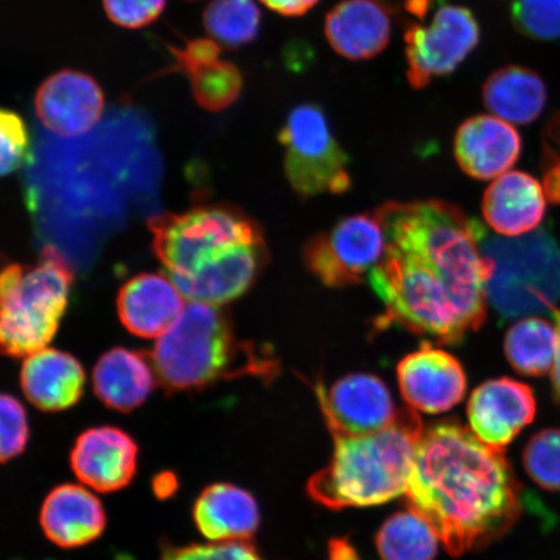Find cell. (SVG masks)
<instances>
[{
    "mask_svg": "<svg viewBox=\"0 0 560 560\" xmlns=\"http://www.w3.org/2000/svg\"><path fill=\"white\" fill-rule=\"evenodd\" d=\"M387 248L369 280L385 313L377 325H396L458 345L487 317L490 265L481 252L487 233L450 202H387L375 210Z\"/></svg>",
    "mask_w": 560,
    "mask_h": 560,
    "instance_id": "obj_1",
    "label": "cell"
},
{
    "mask_svg": "<svg viewBox=\"0 0 560 560\" xmlns=\"http://www.w3.org/2000/svg\"><path fill=\"white\" fill-rule=\"evenodd\" d=\"M408 508L453 557L499 540L523 513V489L502 450L457 422L425 429L406 490Z\"/></svg>",
    "mask_w": 560,
    "mask_h": 560,
    "instance_id": "obj_2",
    "label": "cell"
},
{
    "mask_svg": "<svg viewBox=\"0 0 560 560\" xmlns=\"http://www.w3.org/2000/svg\"><path fill=\"white\" fill-rule=\"evenodd\" d=\"M152 248L187 299L230 303L256 283L269 260L262 229L240 208L207 205L149 221Z\"/></svg>",
    "mask_w": 560,
    "mask_h": 560,
    "instance_id": "obj_3",
    "label": "cell"
},
{
    "mask_svg": "<svg viewBox=\"0 0 560 560\" xmlns=\"http://www.w3.org/2000/svg\"><path fill=\"white\" fill-rule=\"evenodd\" d=\"M423 432L417 411L400 409L387 429L332 436L330 464L312 476L307 494L331 510L377 506L406 494Z\"/></svg>",
    "mask_w": 560,
    "mask_h": 560,
    "instance_id": "obj_4",
    "label": "cell"
},
{
    "mask_svg": "<svg viewBox=\"0 0 560 560\" xmlns=\"http://www.w3.org/2000/svg\"><path fill=\"white\" fill-rule=\"evenodd\" d=\"M159 383L170 392H192L244 375L272 380L278 363L254 342L237 338L219 306L186 305L150 355Z\"/></svg>",
    "mask_w": 560,
    "mask_h": 560,
    "instance_id": "obj_5",
    "label": "cell"
},
{
    "mask_svg": "<svg viewBox=\"0 0 560 560\" xmlns=\"http://www.w3.org/2000/svg\"><path fill=\"white\" fill-rule=\"evenodd\" d=\"M74 282L72 266L54 247L34 265H7L0 277V346L23 359L51 342L65 317Z\"/></svg>",
    "mask_w": 560,
    "mask_h": 560,
    "instance_id": "obj_6",
    "label": "cell"
},
{
    "mask_svg": "<svg viewBox=\"0 0 560 560\" xmlns=\"http://www.w3.org/2000/svg\"><path fill=\"white\" fill-rule=\"evenodd\" d=\"M481 252L490 265L487 298L502 318L556 310L560 298V249L545 230L516 240L486 233Z\"/></svg>",
    "mask_w": 560,
    "mask_h": 560,
    "instance_id": "obj_7",
    "label": "cell"
},
{
    "mask_svg": "<svg viewBox=\"0 0 560 560\" xmlns=\"http://www.w3.org/2000/svg\"><path fill=\"white\" fill-rule=\"evenodd\" d=\"M278 139L285 149V177L301 198L340 195L352 186L349 158L336 142L319 105L301 104L293 108Z\"/></svg>",
    "mask_w": 560,
    "mask_h": 560,
    "instance_id": "obj_8",
    "label": "cell"
},
{
    "mask_svg": "<svg viewBox=\"0 0 560 560\" xmlns=\"http://www.w3.org/2000/svg\"><path fill=\"white\" fill-rule=\"evenodd\" d=\"M387 236L376 213L342 219L325 233L312 237L303 249L304 264L330 289L360 284L381 262Z\"/></svg>",
    "mask_w": 560,
    "mask_h": 560,
    "instance_id": "obj_9",
    "label": "cell"
},
{
    "mask_svg": "<svg viewBox=\"0 0 560 560\" xmlns=\"http://www.w3.org/2000/svg\"><path fill=\"white\" fill-rule=\"evenodd\" d=\"M406 77L415 89H423L435 77L452 74L480 40L474 13L460 5H441L429 25L412 24L405 31Z\"/></svg>",
    "mask_w": 560,
    "mask_h": 560,
    "instance_id": "obj_10",
    "label": "cell"
},
{
    "mask_svg": "<svg viewBox=\"0 0 560 560\" xmlns=\"http://www.w3.org/2000/svg\"><path fill=\"white\" fill-rule=\"evenodd\" d=\"M315 395L331 436L369 435L387 429L400 412L387 384L370 374L347 375L328 390L318 382Z\"/></svg>",
    "mask_w": 560,
    "mask_h": 560,
    "instance_id": "obj_11",
    "label": "cell"
},
{
    "mask_svg": "<svg viewBox=\"0 0 560 560\" xmlns=\"http://www.w3.org/2000/svg\"><path fill=\"white\" fill-rule=\"evenodd\" d=\"M105 107L103 90L88 73L62 69L42 82L34 96L38 120L54 135L74 138L100 122Z\"/></svg>",
    "mask_w": 560,
    "mask_h": 560,
    "instance_id": "obj_12",
    "label": "cell"
},
{
    "mask_svg": "<svg viewBox=\"0 0 560 560\" xmlns=\"http://www.w3.org/2000/svg\"><path fill=\"white\" fill-rule=\"evenodd\" d=\"M397 380L404 400L425 415H441L466 395L467 377L459 361L424 342L398 363Z\"/></svg>",
    "mask_w": 560,
    "mask_h": 560,
    "instance_id": "obj_13",
    "label": "cell"
},
{
    "mask_svg": "<svg viewBox=\"0 0 560 560\" xmlns=\"http://www.w3.org/2000/svg\"><path fill=\"white\" fill-rule=\"evenodd\" d=\"M537 402L529 385L510 377L482 383L467 405L468 422L482 443L503 450L534 422Z\"/></svg>",
    "mask_w": 560,
    "mask_h": 560,
    "instance_id": "obj_14",
    "label": "cell"
},
{
    "mask_svg": "<svg viewBox=\"0 0 560 560\" xmlns=\"http://www.w3.org/2000/svg\"><path fill=\"white\" fill-rule=\"evenodd\" d=\"M70 467L81 485L112 493L130 485L138 470V445L128 432L101 425L77 438Z\"/></svg>",
    "mask_w": 560,
    "mask_h": 560,
    "instance_id": "obj_15",
    "label": "cell"
},
{
    "mask_svg": "<svg viewBox=\"0 0 560 560\" xmlns=\"http://www.w3.org/2000/svg\"><path fill=\"white\" fill-rule=\"evenodd\" d=\"M522 153V137L513 124L500 117L468 118L454 138V155L460 170L475 179L488 180L506 174Z\"/></svg>",
    "mask_w": 560,
    "mask_h": 560,
    "instance_id": "obj_16",
    "label": "cell"
},
{
    "mask_svg": "<svg viewBox=\"0 0 560 560\" xmlns=\"http://www.w3.org/2000/svg\"><path fill=\"white\" fill-rule=\"evenodd\" d=\"M390 34V10L382 0H341L325 19L328 45L352 61L375 58L388 46Z\"/></svg>",
    "mask_w": 560,
    "mask_h": 560,
    "instance_id": "obj_17",
    "label": "cell"
},
{
    "mask_svg": "<svg viewBox=\"0 0 560 560\" xmlns=\"http://www.w3.org/2000/svg\"><path fill=\"white\" fill-rule=\"evenodd\" d=\"M184 298L171 278L142 272L118 292V317L139 338H160L185 311Z\"/></svg>",
    "mask_w": 560,
    "mask_h": 560,
    "instance_id": "obj_18",
    "label": "cell"
},
{
    "mask_svg": "<svg viewBox=\"0 0 560 560\" xmlns=\"http://www.w3.org/2000/svg\"><path fill=\"white\" fill-rule=\"evenodd\" d=\"M39 522L48 540L62 549H75L103 535L107 515L94 490L83 485H62L47 494Z\"/></svg>",
    "mask_w": 560,
    "mask_h": 560,
    "instance_id": "obj_19",
    "label": "cell"
},
{
    "mask_svg": "<svg viewBox=\"0 0 560 560\" xmlns=\"http://www.w3.org/2000/svg\"><path fill=\"white\" fill-rule=\"evenodd\" d=\"M21 389L35 408L56 412L73 408L85 390L86 375L74 355L58 349H42L24 362Z\"/></svg>",
    "mask_w": 560,
    "mask_h": 560,
    "instance_id": "obj_20",
    "label": "cell"
},
{
    "mask_svg": "<svg viewBox=\"0 0 560 560\" xmlns=\"http://www.w3.org/2000/svg\"><path fill=\"white\" fill-rule=\"evenodd\" d=\"M546 210L544 187L530 174L510 172L489 186L482 200L488 225L503 236H523L540 226Z\"/></svg>",
    "mask_w": 560,
    "mask_h": 560,
    "instance_id": "obj_21",
    "label": "cell"
},
{
    "mask_svg": "<svg viewBox=\"0 0 560 560\" xmlns=\"http://www.w3.org/2000/svg\"><path fill=\"white\" fill-rule=\"evenodd\" d=\"M196 528L209 542L248 541L260 525V510L248 490L217 482L195 501Z\"/></svg>",
    "mask_w": 560,
    "mask_h": 560,
    "instance_id": "obj_22",
    "label": "cell"
},
{
    "mask_svg": "<svg viewBox=\"0 0 560 560\" xmlns=\"http://www.w3.org/2000/svg\"><path fill=\"white\" fill-rule=\"evenodd\" d=\"M151 357L117 347L105 352L93 370L94 394L107 408L130 412L149 400L159 382Z\"/></svg>",
    "mask_w": 560,
    "mask_h": 560,
    "instance_id": "obj_23",
    "label": "cell"
},
{
    "mask_svg": "<svg viewBox=\"0 0 560 560\" xmlns=\"http://www.w3.org/2000/svg\"><path fill=\"white\" fill-rule=\"evenodd\" d=\"M482 101L495 117L513 125H528L542 114L548 91L535 70L506 66L488 77Z\"/></svg>",
    "mask_w": 560,
    "mask_h": 560,
    "instance_id": "obj_24",
    "label": "cell"
},
{
    "mask_svg": "<svg viewBox=\"0 0 560 560\" xmlns=\"http://www.w3.org/2000/svg\"><path fill=\"white\" fill-rule=\"evenodd\" d=\"M440 542L432 525L409 508L389 516L375 538L382 560H435Z\"/></svg>",
    "mask_w": 560,
    "mask_h": 560,
    "instance_id": "obj_25",
    "label": "cell"
},
{
    "mask_svg": "<svg viewBox=\"0 0 560 560\" xmlns=\"http://www.w3.org/2000/svg\"><path fill=\"white\" fill-rule=\"evenodd\" d=\"M557 328L548 320L532 317L510 327L505 353L511 366L527 376H544L556 365Z\"/></svg>",
    "mask_w": 560,
    "mask_h": 560,
    "instance_id": "obj_26",
    "label": "cell"
},
{
    "mask_svg": "<svg viewBox=\"0 0 560 560\" xmlns=\"http://www.w3.org/2000/svg\"><path fill=\"white\" fill-rule=\"evenodd\" d=\"M261 23L262 13L255 0H212L202 13L206 32L231 50L255 42Z\"/></svg>",
    "mask_w": 560,
    "mask_h": 560,
    "instance_id": "obj_27",
    "label": "cell"
},
{
    "mask_svg": "<svg viewBox=\"0 0 560 560\" xmlns=\"http://www.w3.org/2000/svg\"><path fill=\"white\" fill-rule=\"evenodd\" d=\"M188 80L191 82L196 104L212 114L226 110L234 105L244 88L241 69L233 62L222 60L198 70L188 77Z\"/></svg>",
    "mask_w": 560,
    "mask_h": 560,
    "instance_id": "obj_28",
    "label": "cell"
},
{
    "mask_svg": "<svg viewBox=\"0 0 560 560\" xmlns=\"http://www.w3.org/2000/svg\"><path fill=\"white\" fill-rule=\"evenodd\" d=\"M523 466L538 487L560 493V430H542L532 436L524 447Z\"/></svg>",
    "mask_w": 560,
    "mask_h": 560,
    "instance_id": "obj_29",
    "label": "cell"
},
{
    "mask_svg": "<svg viewBox=\"0 0 560 560\" xmlns=\"http://www.w3.org/2000/svg\"><path fill=\"white\" fill-rule=\"evenodd\" d=\"M511 21L525 37L557 40L560 38V0H514Z\"/></svg>",
    "mask_w": 560,
    "mask_h": 560,
    "instance_id": "obj_30",
    "label": "cell"
},
{
    "mask_svg": "<svg viewBox=\"0 0 560 560\" xmlns=\"http://www.w3.org/2000/svg\"><path fill=\"white\" fill-rule=\"evenodd\" d=\"M0 171L3 177L32 163L33 142L30 126L18 112L4 108L0 114Z\"/></svg>",
    "mask_w": 560,
    "mask_h": 560,
    "instance_id": "obj_31",
    "label": "cell"
},
{
    "mask_svg": "<svg viewBox=\"0 0 560 560\" xmlns=\"http://www.w3.org/2000/svg\"><path fill=\"white\" fill-rule=\"evenodd\" d=\"M0 457L3 462H9L26 450L31 435L26 410L16 397L3 394L0 398Z\"/></svg>",
    "mask_w": 560,
    "mask_h": 560,
    "instance_id": "obj_32",
    "label": "cell"
},
{
    "mask_svg": "<svg viewBox=\"0 0 560 560\" xmlns=\"http://www.w3.org/2000/svg\"><path fill=\"white\" fill-rule=\"evenodd\" d=\"M163 560H265L248 541L208 542L170 548Z\"/></svg>",
    "mask_w": 560,
    "mask_h": 560,
    "instance_id": "obj_33",
    "label": "cell"
},
{
    "mask_svg": "<svg viewBox=\"0 0 560 560\" xmlns=\"http://www.w3.org/2000/svg\"><path fill=\"white\" fill-rule=\"evenodd\" d=\"M166 0H103L105 15L124 30H142L160 18Z\"/></svg>",
    "mask_w": 560,
    "mask_h": 560,
    "instance_id": "obj_34",
    "label": "cell"
},
{
    "mask_svg": "<svg viewBox=\"0 0 560 560\" xmlns=\"http://www.w3.org/2000/svg\"><path fill=\"white\" fill-rule=\"evenodd\" d=\"M173 58L172 66L163 74L179 73L191 77L202 68L215 65L221 60V48L214 40L196 38L187 40L185 46H167Z\"/></svg>",
    "mask_w": 560,
    "mask_h": 560,
    "instance_id": "obj_35",
    "label": "cell"
},
{
    "mask_svg": "<svg viewBox=\"0 0 560 560\" xmlns=\"http://www.w3.org/2000/svg\"><path fill=\"white\" fill-rule=\"evenodd\" d=\"M269 10L285 18H300L314 9L319 0H260Z\"/></svg>",
    "mask_w": 560,
    "mask_h": 560,
    "instance_id": "obj_36",
    "label": "cell"
},
{
    "mask_svg": "<svg viewBox=\"0 0 560 560\" xmlns=\"http://www.w3.org/2000/svg\"><path fill=\"white\" fill-rule=\"evenodd\" d=\"M557 160H560V112L546 126L544 142V165Z\"/></svg>",
    "mask_w": 560,
    "mask_h": 560,
    "instance_id": "obj_37",
    "label": "cell"
},
{
    "mask_svg": "<svg viewBox=\"0 0 560 560\" xmlns=\"http://www.w3.org/2000/svg\"><path fill=\"white\" fill-rule=\"evenodd\" d=\"M542 187L546 199L560 206V160L545 164Z\"/></svg>",
    "mask_w": 560,
    "mask_h": 560,
    "instance_id": "obj_38",
    "label": "cell"
},
{
    "mask_svg": "<svg viewBox=\"0 0 560 560\" xmlns=\"http://www.w3.org/2000/svg\"><path fill=\"white\" fill-rule=\"evenodd\" d=\"M328 560H361L352 542L347 538H332L328 544Z\"/></svg>",
    "mask_w": 560,
    "mask_h": 560,
    "instance_id": "obj_39",
    "label": "cell"
},
{
    "mask_svg": "<svg viewBox=\"0 0 560 560\" xmlns=\"http://www.w3.org/2000/svg\"><path fill=\"white\" fill-rule=\"evenodd\" d=\"M153 489H155V493L160 499H166L177 489V480L171 474L159 475L155 481H153Z\"/></svg>",
    "mask_w": 560,
    "mask_h": 560,
    "instance_id": "obj_40",
    "label": "cell"
},
{
    "mask_svg": "<svg viewBox=\"0 0 560 560\" xmlns=\"http://www.w3.org/2000/svg\"><path fill=\"white\" fill-rule=\"evenodd\" d=\"M556 318L557 334H558V349L555 369L551 371L552 390L557 400L560 401V311H551Z\"/></svg>",
    "mask_w": 560,
    "mask_h": 560,
    "instance_id": "obj_41",
    "label": "cell"
},
{
    "mask_svg": "<svg viewBox=\"0 0 560 560\" xmlns=\"http://www.w3.org/2000/svg\"><path fill=\"white\" fill-rule=\"evenodd\" d=\"M436 0H405V10L412 16L423 20L435 5Z\"/></svg>",
    "mask_w": 560,
    "mask_h": 560,
    "instance_id": "obj_42",
    "label": "cell"
},
{
    "mask_svg": "<svg viewBox=\"0 0 560 560\" xmlns=\"http://www.w3.org/2000/svg\"><path fill=\"white\" fill-rule=\"evenodd\" d=\"M116 560H132V559L129 557H126V556H121V557H118Z\"/></svg>",
    "mask_w": 560,
    "mask_h": 560,
    "instance_id": "obj_43",
    "label": "cell"
},
{
    "mask_svg": "<svg viewBox=\"0 0 560 560\" xmlns=\"http://www.w3.org/2000/svg\"><path fill=\"white\" fill-rule=\"evenodd\" d=\"M188 2H194V0H188Z\"/></svg>",
    "mask_w": 560,
    "mask_h": 560,
    "instance_id": "obj_44",
    "label": "cell"
}]
</instances>
